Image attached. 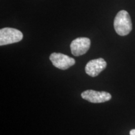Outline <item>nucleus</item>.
Listing matches in <instances>:
<instances>
[{
	"label": "nucleus",
	"mask_w": 135,
	"mask_h": 135,
	"mask_svg": "<svg viewBox=\"0 0 135 135\" xmlns=\"http://www.w3.org/2000/svg\"><path fill=\"white\" fill-rule=\"evenodd\" d=\"M114 28L119 36H126L132 30V22L129 13L125 10L118 13L114 20Z\"/></svg>",
	"instance_id": "nucleus-1"
},
{
	"label": "nucleus",
	"mask_w": 135,
	"mask_h": 135,
	"mask_svg": "<svg viewBox=\"0 0 135 135\" xmlns=\"http://www.w3.org/2000/svg\"><path fill=\"white\" fill-rule=\"evenodd\" d=\"M23 38V33L15 28H4L0 30V46L18 43Z\"/></svg>",
	"instance_id": "nucleus-2"
},
{
	"label": "nucleus",
	"mask_w": 135,
	"mask_h": 135,
	"mask_svg": "<svg viewBox=\"0 0 135 135\" xmlns=\"http://www.w3.org/2000/svg\"><path fill=\"white\" fill-rule=\"evenodd\" d=\"M50 60L54 66L60 70H65L75 64V60L60 53H53L50 56Z\"/></svg>",
	"instance_id": "nucleus-3"
},
{
	"label": "nucleus",
	"mask_w": 135,
	"mask_h": 135,
	"mask_svg": "<svg viewBox=\"0 0 135 135\" xmlns=\"http://www.w3.org/2000/svg\"><path fill=\"white\" fill-rule=\"evenodd\" d=\"M91 45V40L86 37H79L71 42V51L73 55L80 56L87 53Z\"/></svg>",
	"instance_id": "nucleus-4"
},
{
	"label": "nucleus",
	"mask_w": 135,
	"mask_h": 135,
	"mask_svg": "<svg viewBox=\"0 0 135 135\" xmlns=\"http://www.w3.org/2000/svg\"><path fill=\"white\" fill-rule=\"evenodd\" d=\"M83 99H85L93 103H101L110 100L111 95L106 91H97L88 89L81 93Z\"/></svg>",
	"instance_id": "nucleus-5"
},
{
	"label": "nucleus",
	"mask_w": 135,
	"mask_h": 135,
	"mask_svg": "<svg viewBox=\"0 0 135 135\" xmlns=\"http://www.w3.org/2000/svg\"><path fill=\"white\" fill-rule=\"evenodd\" d=\"M107 63L103 58L94 59L89 61L85 67V72L91 77L97 76L106 68Z\"/></svg>",
	"instance_id": "nucleus-6"
},
{
	"label": "nucleus",
	"mask_w": 135,
	"mask_h": 135,
	"mask_svg": "<svg viewBox=\"0 0 135 135\" xmlns=\"http://www.w3.org/2000/svg\"><path fill=\"white\" fill-rule=\"evenodd\" d=\"M129 134L130 135H135V129H131L129 132Z\"/></svg>",
	"instance_id": "nucleus-7"
}]
</instances>
